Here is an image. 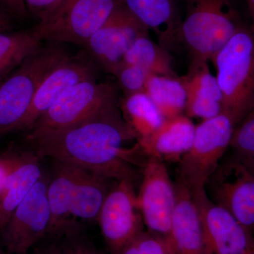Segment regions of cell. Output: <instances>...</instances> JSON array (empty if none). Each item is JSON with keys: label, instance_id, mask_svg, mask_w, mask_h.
I'll return each mask as SVG.
<instances>
[{"label": "cell", "instance_id": "cell-36", "mask_svg": "<svg viewBox=\"0 0 254 254\" xmlns=\"http://www.w3.org/2000/svg\"><path fill=\"white\" fill-rule=\"evenodd\" d=\"M4 78H0V83H1V82L3 81V80H4Z\"/></svg>", "mask_w": 254, "mask_h": 254}, {"label": "cell", "instance_id": "cell-17", "mask_svg": "<svg viewBox=\"0 0 254 254\" xmlns=\"http://www.w3.org/2000/svg\"><path fill=\"white\" fill-rule=\"evenodd\" d=\"M195 127L185 115L165 119L153 134L138 143L148 158L179 163L191 146Z\"/></svg>", "mask_w": 254, "mask_h": 254}, {"label": "cell", "instance_id": "cell-39", "mask_svg": "<svg viewBox=\"0 0 254 254\" xmlns=\"http://www.w3.org/2000/svg\"><path fill=\"white\" fill-rule=\"evenodd\" d=\"M252 250H253V249H252ZM252 252H249V253H247L246 254H252Z\"/></svg>", "mask_w": 254, "mask_h": 254}, {"label": "cell", "instance_id": "cell-35", "mask_svg": "<svg viewBox=\"0 0 254 254\" xmlns=\"http://www.w3.org/2000/svg\"><path fill=\"white\" fill-rule=\"evenodd\" d=\"M0 254H6V253H5L4 251L0 250Z\"/></svg>", "mask_w": 254, "mask_h": 254}, {"label": "cell", "instance_id": "cell-8", "mask_svg": "<svg viewBox=\"0 0 254 254\" xmlns=\"http://www.w3.org/2000/svg\"><path fill=\"white\" fill-rule=\"evenodd\" d=\"M204 189L214 203L254 230V173L240 158L224 157Z\"/></svg>", "mask_w": 254, "mask_h": 254}, {"label": "cell", "instance_id": "cell-24", "mask_svg": "<svg viewBox=\"0 0 254 254\" xmlns=\"http://www.w3.org/2000/svg\"><path fill=\"white\" fill-rule=\"evenodd\" d=\"M124 64L140 66L151 74L177 76L168 50L151 41L149 36L140 37L133 43Z\"/></svg>", "mask_w": 254, "mask_h": 254}, {"label": "cell", "instance_id": "cell-2", "mask_svg": "<svg viewBox=\"0 0 254 254\" xmlns=\"http://www.w3.org/2000/svg\"><path fill=\"white\" fill-rule=\"evenodd\" d=\"M221 90L222 112L237 125L254 105V34L240 26L213 60Z\"/></svg>", "mask_w": 254, "mask_h": 254}, {"label": "cell", "instance_id": "cell-14", "mask_svg": "<svg viewBox=\"0 0 254 254\" xmlns=\"http://www.w3.org/2000/svg\"><path fill=\"white\" fill-rule=\"evenodd\" d=\"M100 68L86 50L65 58L48 75L38 88L31 106L11 133L31 131L37 120L71 87L87 79L98 78Z\"/></svg>", "mask_w": 254, "mask_h": 254}, {"label": "cell", "instance_id": "cell-19", "mask_svg": "<svg viewBox=\"0 0 254 254\" xmlns=\"http://www.w3.org/2000/svg\"><path fill=\"white\" fill-rule=\"evenodd\" d=\"M27 150L26 158L8 177L0 194V232L18 205L46 173L41 157Z\"/></svg>", "mask_w": 254, "mask_h": 254}, {"label": "cell", "instance_id": "cell-21", "mask_svg": "<svg viewBox=\"0 0 254 254\" xmlns=\"http://www.w3.org/2000/svg\"><path fill=\"white\" fill-rule=\"evenodd\" d=\"M120 109L137 141L153 134L165 120L145 92L124 97L120 99Z\"/></svg>", "mask_w": 254, "mask_h": 254}, {"label": "cell", "instance_id": "cell-16", "mask_svg": "<svg viewBox=\"0 0 254 254\" xmlns=\"http://www.w3.org/2000/svg\"><path fill=\"white\" fill-rule=\"evenodd\" d=\"M177 202L172 222L170 254H204L198 210L191 191L182 182H175Z\"/></svg>", "mask_w": 254, "mask_h": 254}, {"label": "cell", "instance_id": "cell-31", "mask_svg": "<svg viewBox=\"0 0 254 254\" xmlns=\"http://www.w3.org/2000/svg\"><path fill=\"white\" fill-rule=\"evenodd\" d=\"M30 252L31 254H66L58 239L48 237L38 242Z\"/></svg>", "mask_w": 254, "mask_h": 254}, {"label": "cell", "instance_id": "cell-34", "mask_svg": "<svg viewBox=\"0 0 254 254\" xmlns=\"http://www.w3.org/2000/svg\"><path fill=\"white\" fill-rule=\"evenodd\" d=\"M246 1H247V6H248L251 19H252L250 29L254 34V0H246Z\"/></svg>", "mask_w": 254, "mask_h": 254}, {"label": "cell", "instance_id": "cell-22", "mask_svg": "<svg viewBox=\"0 0 254 254\" xmlns=\"http://www.w3.org/2000/svg\"><path fill=\"white\" fill-rule=\"evenodd\" d=\"M145 93L165 119L184 115L187 92L181 78L150 74L145 85Z\"/></svg>", "mask_w": 254, "mask_h": 254}, {"label": "cell", "instance_id": "cell-23", "mask_svg": "<svg viewBox=\"0 0 254 254\" xmlns=\"http://www.w3.org/2000/svg\"><path fill=\"white\" fill-rule=\"evenodd\" d=\"M33 27L0 32V78H5L42 46Z\"/></svg>", "mask_w": 254, "mask_h": 254}, {"label": "cell", "instance_id": "cell-4", "mask_svg": "<svg viewBox=\"0 0 254 254\" xmlns=\"http://www.w3.org/2000/svg\"><path fill=\"white\" fill-rule=\"evenodd\" d=\"M240 26L232 0H187L179 41L189 50L190 66L211 62Z\"/></svg>", "mask_w": 254, "mask_h": 254}, {"label": "cell", "instance_id": "cell-6", "mask_svg": "<svg viewBox=\"0 0 254 254\" xmlns=\"http://www.w3.org/2000/svg\"><path fill=\"white\" fill-rule=\"evenodd\" d=\"M118 88L97 78L80 82L64 93L32 129H66L96 120L120 106Z\"/></svg>", "mask_w": 254, "mask_h": 254}, {"label": "cell", "instance_id": "cell-18", "mask_svg": "<svg viewBox=\"0 0 254 254\" xmlns=\"http://www.w3.org/2000/svg\"><path fill=\"white\" fill-rule=\"evenodd\" d=\"M144 26L154 32L159 45L168 51L179 40L182 20L175 0H123Z\"/></svg>", "mask_w": 254, "mask_h": 254}, {"label": "cell", "instance_id": "cell-15", "mask_svg": "<svg viewBox=\"0 0 254 254\" xmlns=\"http://www.w3.org/2000/svg\"><path fill=\"white\" fill-rule=\"evenodd\" d=\"M52 160L47 190L51 215L48 237L59 238L73 227L81 226L73 221L71 215L73 194L81 168L59 160Z\"/></svg>", "mask_w": 254, "mask_h": 254}, {"label": "cell", "instance_id": "cell-1", "mask_svg": "<svg viewBox=\"0 0 254 254\" xmlns=\"http://www.w3.org/2000/svg\"><path fill=\"white\" fill-rule=\"evenodd\" d=\"M25 148L50 158L99 174L113 180L134 182L148 160L124 118L120 106L103 116L66 129L33 128L23 133Z\"/></svg>", "mask_w": 254, "mask_h": 254}, {"label": "cell", "instance_id": "cell-26", "mask_svg": "<svg viewBox=\"0 0 254 254\" xmlns=\"http://www.w3.org/2000/svg\"><path fill=\"white\" fill-rule=\"evenodd\" d=\"M151 73L136 65L124 64L115 74L118 86L123 92L124 97L145 92V85Z\"/></svg>", "mask_w": 254, "mask_h": 254}, {"label": "cell", "instance_id": "cell-25", "mask_svg": "<svg viewBox=\"0 0 254 254\" xmlns=\"http://www.w3.org/2000/svg\"><path fill=\"white\" fill-rule=\"evenodd\" d=\"M234 155L242 161L249 160L254 152V109L238 125L234 131L230 146Z\"/></svg>", "mask_w": 254, "mask_h": 254}, {"label": "cell", "instance_id": "cell-3", "mask_svg": "<svg viewBox=\"0 0 254 254\" xmlns=\"http://www.w3.org/2000/svg\"><path fill=\"white\" fill-rule=\"evenodd\" d=\"M45 43L0 83V138L11 133L45 78L70 55L63 43Z\"/></svg>", "mask_w": 254, "mask_h": 254}, {"label": "cell", "instance_id": "cell-13", "mask_svg": "<svg viewBox=\"0 0 254 254\" xmlns=\"http://www.w3.org/2000/svg\"><path fill=\"white\" fill-rule=\"evenodd\" d=\"M199 216L204 254H246L254 240L231 213L214 203L205 189L191 192Z\"/></svg>", "mask_w": 254, "mask_h": 254}, {"label": "cell", "instance_id": "cell-20", "mask_svg": "<svg viewBox=\"0 0 254 254\" xmlns=\"http://www.w3.org/2000/svg\"><path fill=\"white\" fill-rule=\"evenodd\" d=\"M115 180L99 174L81 169L74 194L71 215L73 221L81 226L98 222L105 198Z\"/></svg>", "mask_w": 254, "mask_h": 254}, {"label": "cell", "instance_id": "cell-10", "mask_svg": "<svg viewBox=\"0 0 254 254\" xmlns=\"http://www.w3.org/2000/svg\"><path fill=\"white\" fill-rule=\"evenodd\" d=\"M141 175L137 201L143 224L149 233L164 241L169 247L177 202L175 184L164 162L158 159H148Z\"/></svg>", "mask_w": 254, "mask_h": 254}, {"label": "cell", "instance_id": "cell-27", "mask_svg": "<svg viewBox=\"0 0 254 254\" xmlns=\"http://www.w3.org/2000/svg\"><path fill=\"white\" fill-rule=\"evenodd\" d=\"M57 239L66 254H101L84 235L83 227H73Z\"/></svg>", "mask_w": 254, "mask_h": 254}, {"label": "cell", "instance_id": "cell-29", "mask_svg": "<svg viewBox=\"0 0 254 254\" xmlns=\"http://www.w3.org/2000/svg\"><path fill=\"white\" fill-rule=\"evenodd\" d=\"M28 13L39 20L43 15L55 7L63 0H23Z\"/></svg>", "mask_w": 254, "mask_h": 254}, {"label": "cell", "instance_id": "cell-28", "mask_svg": "<svg viewBox=\"0 0 254 254\" xmlns=\"http://www.w3.org/2000/svg\"><path fill=\"white\" fill-rule=\"evenodd\" d=\"M28 150L11 149L0 153V194L8 177L22 163L27 155Z\"/></svg>", "mask_w": 254, "mask_h": 254}, {"label": "cell", "instance_id": "cell-7", "mask_svg": "<svg viewBox=\"0 0 254 254\" xmlns=\"http://www.w3.org/2000/svg\"><path fill=\"white\" fill-rule=\"evenodd\" d=\"M237 127L234 119L222 112L195 127L190 149L179 162L177 180L191 192L205 188L230 146Z\"/></svg>", "mask_w": 254, "mask_h": 254}, {"label": "cell", "instance_id": "cell-33", "mask_svg": "<svg viewBox=\"0 0 254 254\" xmlns=\"http://www.w3.org/2000/svg\"><path fill=\"white\" fill-rule=\"evenodd\" d=\"M112 254H142L138 249V246L136 243V241L133 240L131 243L125 246L121 250Z\"/></svg>", "mask_w": 254, "mask_h": 254}, {"label": "cell", "instance_id": "cell-32", "mask_svg": "<svg viewBox=\"0 0 254 254\" xmlns=\"http://www.w3.org/2000/svg\"><path fill=\"white\" fill-rule=\"evenodd\" d=\"M12 16L4 9H0V32L9 31L12 28Z\"/></svg>", "mask_w": 254, "mask_h": 254}, {"label": "cell", "instance_id": "cell-5", "mask_svg": "<svg viewBox=\"0 0 254 254\" xmlns=\"http://www.w3.org/2000/svg\"><path fill=\"white\" fill-rule=\"evenodd\" d=\"M123 0H63L33 26L42 42L83 47Z\"/></svg>", "mask_w": 254, "mask_h": 254}, {"label": "cell", "instance_id": "cell-12", "mask_svg": "<svg viewBox=\"0 0 254 254\" xmlns=\"http://www.w3.org/2000/svg\"><path fill=\"white\" fill-rule=\"evenodd\" d=\"M102 235L112 254L133 242L143 232L133 181L115 180L98 215Z\"/></svg>", "mask_w": 254, "mask_h": 254}, {"label": "cell", "instance_id": "cell-38", "mask_svg": "<svg viewBox=\"0 0 254 254\" xmlns=\"http://www.w3.org/2000/svg\"><path fill=\"white\" fill-rule=\"evenodd\" d=\"M250 169H251V170H252V171H253V172H254V168H250Z\"/></svg>", "mask_w": 254, "mask_h": 254}, {"label": "cell", "instance_id": "cell-37", "mask_svg": "<svg viewBox=\"0 0 254 254\" xmlns=\"http://www.w3.org/2000/svg\"><path fill=\"white\" fill-rule=\"evenodd\" d=\"M252 254H254V247H253V250H252Z\"/></svg>", "mask_w": 254, "mask_h": 254}, {"label": "cell", "instance_id": "cell-30", "mask_svg": "<svg viewBox=\"0 0 254 254\" xmlns=\"http://www.w3.org/2000/svg\"><path fill=\"white\" fill-rule=\"evenodd\" d=\"M0 5L12 18L25 20L30 16L23 0H0Z\"/></svg>", "mask_w": 254, "mask_h": 254}, {"label": "cell", "instance_id": "cell-40", "mask_svg": "<svg viewBox=\"0 0 254 254\" xmlns=\"http://www.w3.org/2000/svg\"><path fill=\"white\" fill-rule=\"evenodd\" d=\"M253 109H254V108H253ZM253 109H252V110H253Z\"/></svg>", "mask_w": 254, "mask_h": 254}, {"label": "cell", "instance_id": "cell-11", "mask_svg": "<svg viewBox=\"0 0 254 254\" xmlns=\"http://www.w3.org/2000/svg\"><path fill=\"white\" fill-rule=\"evenodd\" d=\"M149 36V30L123 4L110 16L83 46L100 71L115 76L124 64L127 51L141 36Z\"/></svg>", "mask_w": 254, "mask_h": 254}, {"label": "cell", "instance_id": "cell-9", "mask_svg": "<svg viewBox=\"0 0 254 254\" xmlns=\"http://www.w3.org/2000/svg\"><path fill=\"white\" fill-rule=\"evenodd\" d=\"M48 182L49 174L46 172L0 232L8 253L28 254L49 235L51 215L47 197Z\"/></svg>", "mask_w": 254, "mask_h": 254}]
</instances>
